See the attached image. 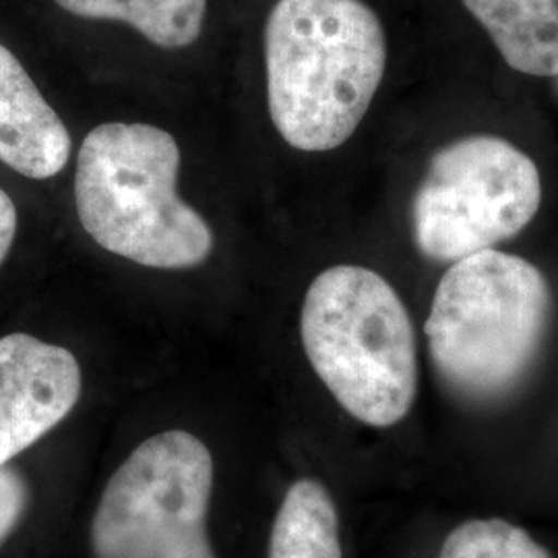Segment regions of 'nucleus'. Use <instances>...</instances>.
Masks as SVG:
<instances>
[{
  "label": "nucleus",
  "instance_id": "nucleus-1",
  "mask_svg": "<svg viewBox=\"0 0 558 558\" xmlns=\"http://www.w3.org/2000/svg\"><path fill=\"white\" fill-rule=\"evenodd\" d=\"M387 38L362 0H278L265 23L269 117L300 151L350 140L377 96Z\"/></svg>",
  "mask_w": 558,
  "mask_h": 558
},
{
  "label": "nucleus",
  "instance_id": "nucleus-2",
  "mask_svg": "<svg viewBox=\"0 0 558 558\" xmlns=\"http://www.w3.org/2000/svg\"><path fill=\"white\" fill-rule=\"evenodd\" d=\"M177 140L145 122H106L83 143L75 207L104 251L151 269H193L209 259L214 232L179 197Z\"/></svg>",
  "mask_w": 558,
  "mask_h": 558
},
{
  "label": "nucleus",
  "instance_id": "nucleus-3",
  "mask_svg": "<svg viewBox=\"0 0 558 558\" xmlns=\"http://www.w3.org/2000/svg\"><path fill=\"white\" fill-rule=\"evenodd\" d=\"M300 336L317 377L350 416L377 428L408 416L418 389L414 327L377 271L336 265L319 274L304 296Z\"/></svg>",
  "mask_w": 558,
  "mask_h": 558
},
{
  "label": "nucleus",
  "instance_id": "nucleus-4",
  "mask_svg": "<svg viewBox=\"0 0 558 558\" xmlns=\"http://www.w3.org/2000/svg\"><path fill=\"white\" fill-rule=\"evenodd\" d=\"M550 304L544 274L518 255L488 248L451 263L424 325L440 379L468 399L509 393L538 354Z\"/></svg>",
  "mask_w": 558,
  "mask_h": 558
},
{
  "label": "nucleus",
  "instance_id": "nucleus-5",
  "mask_svg": "<svg viewBox=\"0 0 558 558\" xmlns=\"http://www.w3.org/2000/svg\"><path fill=\"white\" fill-rule=\"evenodd\" d=\"M211 488L214 459L195 435L143 440L101 493L94 558H218L207 534Z\"/></svg>",
  "mask_w": 558,
  "mask_h": 558
},
{
  "label": "nucleus",
  "instance_id": "nucleus-6",
  "mask_svg": "<svg viewBox=\"0 0 558 558\" xmlns=\"http://www.w3.org/2000/svg\"><path fill=\"white\" fill-rule=\"evenodd\" d=\"M542 203L538 166L513 143L474 135L439 149L412 201L420 253L456 263L518 236Z\"/></svg>",
  "mask_w": 558,
  "mask_h": 558
},
{
  "label": "nucleus",
  "instance_id": "nucleus-7",
  "mask_svg": "<svg viewBox=\"0 0 558 558\" xmlns=\"http://www.w3.org/2000/svg\"><path fill=\"white\" fill-rule=\"evenodd\" d=\"M81 385L80 362L66 348L27 333L0 338V468L73 412Z\"/></svg>",
  "mask_w": 558,
  "mask_h": 558
},
{
  "label": "nucleus",
  "instance_id": "nucleus-8",
  "mask_svg": "<svg viewBox=\"0 0 558 558\" xmlns=\"http://www.w3.org/2000/svg\"><path fill=\"white\" fill-rule=\"evenodd\" d=\"M71 158V135L17 57L0 44V161L21 177L46 180Z\"/></svg>",
  "mask_w": 558,
  "mask_h": 558
},
{
  "label": "nucleus",
  "instance_id": "nucleus-9",
  "mask_svg": "<svg viewBox=\"0 0 558 558\" xmlns=\"http://www.w3.org/2000/svg\"><path fill=\"white\" fill-rule=\"evenodd\" d=\"M509 66L558 77V0H463Z\"/></svg>",
  "mask_w": 558,
  "mask_h": 558
},
{
  "label": "nucleus",
  "instance_id": "nucleus-10",
  "mask_svg": "<svg viewBox=\"0 0 558 558\" xmlns=\"http://www.w3.org/2000/svg\"><path fill=\"white\" fill-rule=\"evenodd\" d=\"M269 558H341L338 511L317 480L288 488L271 527Z\"/></svg>",
  "mask_w": 558,
  "mask_h": 558
},
{
  "label": "nucleus",
  "instance_id": "nucleus-11",
  "mask_svg": "<svg viewBox=\"0 0 558 558\" xmlns=\"http://www.w3.org/2000/svg\"><path fill=\"white\" fill-rule=\"evenodd\" d=\"M62 11L83 20L120 21L145 40L180 50L199 40L207 0H54Z\"/></svg>",
  "mask_w": 558,
  "mask_h": 558
},
{
  "label": "nucleus",
  "instance_id": "nucleus-12",
  "mask_svg": "<svg viewBox=\"0 0 558 558\" xmlns=\"http://www.w3.org/2000/svg\"><path fill=\"white\" fill-rule=\"evenodd\" d=\"M439 558H553L525 530L505 519H470L440 546Z\"/></svg>",
  "mask_w": 558,
  "mask_h": 558
},
{
  "label": "nucleus",
  "instance_id": "nucleus-13",
  "mask_svg": "<svg viewBox=\"0 0 558 558\" xmlns=\"http://www.w3.org/2000/svg\"><path fill=\"white\" fill-rule=\"evenodd\" d=\"M29 500V490L20 472L0 468V544L17 527Z\"/></svg>",
  "mask_w": 558,
  "mask_h": 558
},
{
  "label": "nucleus",
  "instance_id": "nucleus-14",
  "mask_svg": "<svg viewBox=\"0 0 558 558\" xmlns=\"http://www.w3.org/2000/svg\"><path fill=\"white\" fill-rule=\"evenodd\" d=\"M17 234V209L15 203L0 189V265L9 257L13 240Z\"/></svg>",
  "mask_w": 558,
  "mask_h": 558
}]
</instances>
